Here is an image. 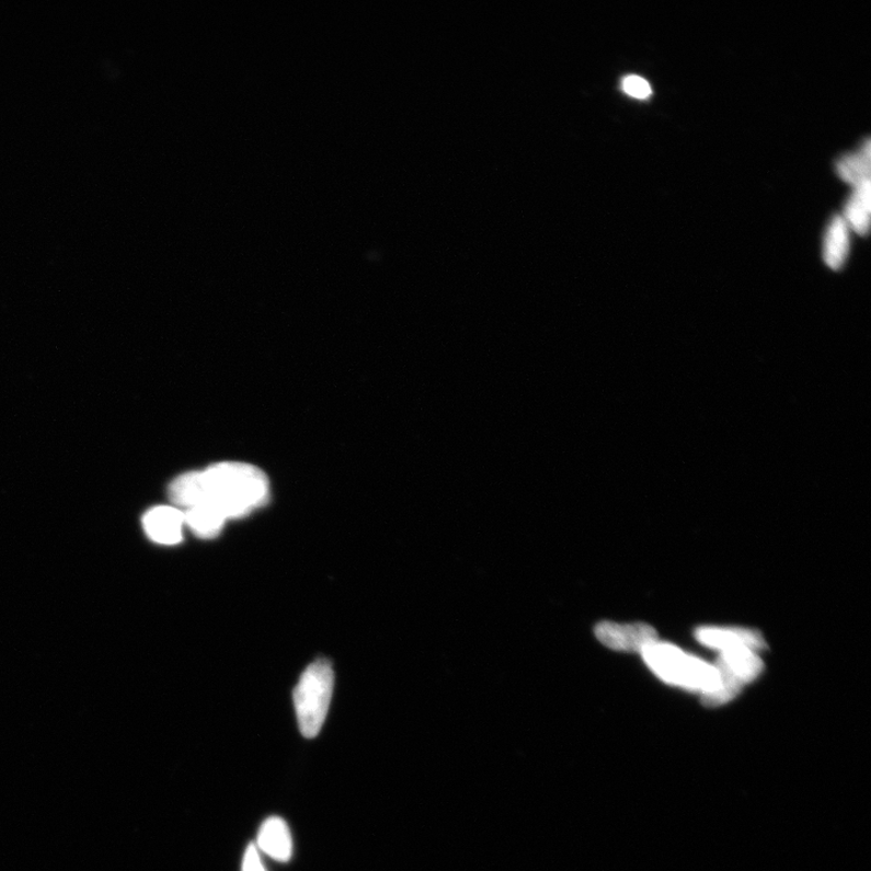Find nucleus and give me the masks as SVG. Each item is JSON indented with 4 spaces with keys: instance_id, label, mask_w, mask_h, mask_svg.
<instances>
[{
    "instance_id": "obj_11",
    "label": "nucleus",
    "mask_w": 871,
    "mask_h": 871,
    "mask_svg": "<svg viewBox=\"0 0 871 871\" xmlns=\"http://www.w3.org/2000/svg\"><path fill=\"white\" fill-rule=\"evenodd\" d=\"M183 513L185 526L200 539L216 538L222 531L227 522L216 509L205 505H196L183 509Z\"/></svg>"
},
{
    "instance_id": "obj_4",
    "label": "nucleus",
    "mask_w": 871,
    "mask_h": 871,
    "mask_svg": "<svg viewBox=\"0 0 871 871\" xmlns=\"http://www.w3.org/2000/svg\"><path fill=\"white\" fill-rule=\"evenodd\" d=\"M763 667L761 660L748 647L725 650L714 667L718 687L713 692L702 695V703L719 707L735 699L746 684L760 675Z\"/></svg>"
},
{
    "instance_id": "obj_5",
    "label": "nucleus",
    "mask_w": 871,
    "mask_h": 871,
    "mask_svg": "<svg viewBox=\"0 0 871 871\" xmlns=\"http://www.w3.org/2000/svg\"><path fill=\"white\" fill-rule=\"evenodd\" d=\"M598 641L619 652H642L657 642V633L652 626L645 623L619 624L601 622L596 627Z\"/></svg>"
},
{
    "instance_id": "obj_1",
    "label": "nucleus",
    "mask_w": 871,
    "mask_h": 871,
    "mask_svg": "<svg viewBox=\"0 0 871 871\" xmlns=\"http://www.w3.org/2000/svg\"><path fill=\"white\" fill-rule=\"evenodd\" d=\"M268 478L242 462H220L203 471L179 475L169 486L170 501L187 509L205 505L227 520L245 517L270 501Z\"/></svg>"
},
{
    "instance_id": "obj_13",
    "label": "nucleus",
    "mask_w": 871,
    "mask_h": 871,
    "mask_svg": "<svg viewBox=\"0 0 871 871\" xmlns=\"http://www.w3.org/2000/svg\"><path fill=\"white\" fill-rule=\"evenodd\" d=\"M621 89L626 95L637 100H647L653 95L652 85L639 76H627L621 81Z\"/></svg>"
},
{
    "instance_id": "obj_2",
    "label": "nucleus",
    "mask_w": 871,
    "mask_h": 871,
    "mask_svg": "<svg viewBox=\"0 0 871 871\" xmlns=\"http://www.w3.org/2000/svg\"><path fill=\"white\" fill-rule=\"evenodd\" d=\"M641 653L647 666L669 684L702 695L713 692L718 687V675L713 666L683 653L676 646L655 642L645 646Z\"/></svg>"
},
{
    "instance_id": "obj_6",
    "label": "nucleus",
    "mask_w": 871,
    "mask_h": 871,
    "mask_svg": "<svg viewBox=\"0 0 871 871\" xmlns=\"http://www.w3.org/2000/svg\"><path fill=\"white\" fill-rule=\"evenodd\" d=\"M147 537L160 545H177L183 539L185 526L183 509L173 506H157L142 518Z\"/></svg>"
},
{
    "instance_id": "obj_14",
    "label": "nucleus",
    "mask_w": 871,
    "mask_h": 871,
    "mask_svg": "<svg viewBox=\"0 0 871 871\" xmlns=\"http://www.w3.org/2000/svg\"><path fill=\"white\" fill-rule=\"evenodd\" d=\"M242 871H266L260 856V850L254 844L248 846L245 856H243Z\"/></svg>"
},
{
    "instance_id": "obj_8",
    "label": "nucleus",
    "mask_w": 871,
    "mask_h": 871,
    "mask_svg": "<svg viewBox=\"0 0 871 871\" xmlns=\"http://www.w3.org/2000/svg\"><path fill=\"white\" fill-rule=\"evenodd\" d=\"M697 641L706 646L720 650V653L725 650L735 647H748L755 650H763L766 644L760 633L750 630H724V629H700L696 632Z\"/></svg>"
},
{
    "instance_id": "obj_3",
    "label": "nucleus",
    "mask_w": 871,
    "mask_h": 871,
    "mask_svg": "<svg viewBox=\"0 0 871 871\" xmlns=\"http://www.w3.org/2000/svg\"><path fill=\"white\" fill-rule=\"evenodd\" d=\"M334 688V673L326 660L313 662L301 676L294 694L301 735L317 737L326 720Z\"/></svg>"
},
{
    "instance_id": "obj_12",
    "label": "nucleus",
    "mask_w": 871,
    "mask_h": 871,
    "mask_svg": "<svg viewBox=\"0 0 871 871\" xmlns=\"http://www.w3.org/2000/svg\"><path fill=\"white\" fill-rule=\"evenodd\" d=\"M870 141L866 142L856 152L846 154L836 162V172L847 184L855 185L870 180L871 170Z\"/></svg>"
},
{
    "instance_id": "obj_10",
    "label": "nucleus",
    "mask_w": 871,
    "mask_h": 871,
    "mask_svg": "<svg viewBox=\"0 0 871 871\" xmlns=\"http://www.w3.org/2000/svg\"><path fill=\"white\" fill-rule=\"evenodd\" d=\"M871 183L870 180L852 187L843 218L858 236H867L870 228Z\"/></svg>"
},
{
    "instance_id": "obj_9",
    "label": "nucleus",
    "mask_w": 871,
    "mask_h": 871,
    "mask_svg": "<svg viewBox=\"0 0 871 871\" xmlns=\"http://www.w3.org/2000/svg\"><path fill=\"white\" fill-rule=\"evenodd\" d=\"M850 230L843 216H835L830 220L824 236L823 259L833 271L841 270L849 255Z\"/></svg>"
},
{
    "instance_id": "obj_7",
    "label": "nucleus",
    "mask_w": 871,
    "mask_h": 871,
    "mask_svg": "<svg viewBox=\"0 0 871 871\" xmlns=\"http://www.w3.org/2000/svg\"><path fill=\"white\" fill-rule=\"evenodd\" d=\"M255 846L275 861L288 862L293 858L294 843L287 823L280 817L266 820L262 824Z\"/></svg>"
}]
</instances>
